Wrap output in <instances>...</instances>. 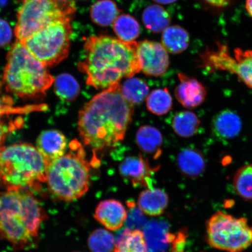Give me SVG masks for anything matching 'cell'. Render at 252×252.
<instances>
[{
    "mask_svg": "<svg viewBox=\"0 0 252 252\" xmlns=\"http://www.w3.org/2000/svg\"><path fill=\"white\" fill-rule=\"evenodd\" d=\"M147 106L151 112L157 115H163L172 107V98L167 88L153 91L147 99Z\"/></svg>",
    "mask_w": 252,
    "mask_h": 252,
    "instance_id": "28",
    "label": "cell"
},
{
    "mask_svg": "<svg viewBox=\"0 0 252 252\" xmlns=\"http://www.w3.org/2000/svg\"><path fill=\"white\" fill-rule=\"evenodd\" d=\"M77 140H72L64 155L49 163L46 182L50 192L58 199L71 201L87 193L90 185V163Z\"/></svg>",
    "mask_w": 252,
    "mask_h": 252,
    "instance_id": "4",
    "label": "cell"
},
{
    "mask_svg": "<svg viewBox=\"0 0 252 252\" xmlns=\"http://www.w3.org/2000/svg\"><path fill=\"white\" fill-rule=\"evenodd\" d=\"M137 43L125 42L109 36H92L84 44L85 58L79 70L87 75V84L105 90L141 71Z\"/></svg>",
    "mask_w": 252,
    "mask_h": 252,
    "instance_id": "2",
    "label": "cell"
},
{
    "mask_svg": "<svg viewBox=\"0 0 252 252\" xmlns=\"http://www.w3.org/2000/svg\"><path fill=\"white\" fill-rule=\"evenodd\" d=\"M127 217V211L124 205L115 199L102 201L94 214V218L110 231L121 229Z\"/></svg>",
    "mask_w": 252,
    "mask_h": 252,
    "instance_id": "14",
    "label": "cell"
},
{
    "mask_svg": "<svg viewBox=\"0 0 252 252\" xmlns=\"http://www.w3.org/2000/svg\"><path fill=\"white\" fill-rule=\"evenodd\" d=\"M46 219L38 201L28 190L0 192V236L17 250L33 247Z\"/></svg>",
    "mask_w": 252,
    "mask_h": 252,
    "instance_id": "3",
    "label": "cell"
},
{
    "mask_svg": "<svg viewBox=\"0 0 252 252\" xmlns=\"http://www.w3.org/2000/svg\"><path fill=\"white\" fill-rule=\"evenodd\" d=\"M119 14V9L112 0H99L94 3L90 9L91 20L100 27L112 25Z\"/></svg>",
    "mask_w": 252,
    "mask_h": 252,
    "instance_id": "22",
    "label": "cell"
},
{
    "mask_svg": "<svg viewBox=\"0 0 252 252\" xmlns=\"http://www.w3.org/2000/svg\"><path fill=\"white\" fill-rule=\"evenodd\" d=\"M200 58L201 67H206L210 71L232 72L252 89V50L236 48L232 58L228 47L218 43L217 49H207Z\"/></svg>",
    "mask_w": 252,
    "mask_h": 252,
    "instance_id": "10",
    "label": "cell"
},
{
    "mask_svg": "<svg viewBox=\"0 0 252 252\" xmlns=\"http://www.w3.org/2000/svg\"><path fill=\"white\" fill-rule=\"evenodd\" d=\"M245 7L248 13L252 18V0H247L246 1Z\"/></svg>",
    "mask_w": 252,
    "mask_h": 252,
    "instance_id": "35",
    "label": "cell"
},
{
    "mask_svg": "<svg viewBox=\"0 0 252 252\" xmlns=\"http://www.w3.org/2000/svg\"><path fill=\"white\" fill-rule=\"evenodd\" d=\"M3 80L9 92L33 99L45 95L55 79L46 66L17 40L8 53Z\"/></svg>",
    "mask_w": 252,
    "mask_h": 252,
    "instance_id": "5",
    "label": "cell"
},
{
    "mask_svg": "<svg viewBox=\"0 0 252 252\" xmlns=\"http://www.w3.org/2000/svg\"><path fill=\"white\" fill-rule=\"evenodd\" d=\"M236 193L246 200H252V164L241 167L233 181Z\"/></svg>",
    "mask_w": 252,
    "mask_h": 252,
    "instance_id": "30",
    "label": "cell"
},
{
    "mask_svg": "<svg viewBox=\"0 0 252 252\" xmlns=\"http://www.w3.org/2000/svg\"><path fill=\"white\" fill-rule=\"evenodd\" d=\"M142 20L145 27L151 32H162L171 24V17L162 6L153 4L144 9Z\"/></svg>",
    "mask_w": 252,
    "mask_h": 252,
    "instance_id": "21",
    "label": "cell"
},
{
    "mask_svg": "<svg viewBox=\"0 0 252 252\" xmlns=\"http://www.w3.org/2000/svg\"><path fill=\"white\" fill-rule=\"evenodd\" d=\"M206 241L211 247L227 252H242L252 245V226L247 219L217 212L206 222Z\"/></svg>",
    "mask_w": 252,
    "mask_h": 252,
    "instance_id": "9",
    "label": "cell"
},
{
    "mask_svg": "<svg viewBox=\"0 0 252 252\" xmlns=\"http://www.w3.org/2000/svg\"><path fill=\"white\" fill-rule=\"evenodd\" d=\"M36 149L49 164L64 155L67 151V141L62 132L46 130L43 131L37 138Z\"/></svg>",
    "mask_w": 252,
    "mask_h": 252,
    "instance_id": "15",
    "label": "cell"
},
{
    "mask_svg": "<svg viewBox=\"0 0 252 252\" xmlns=\"http://www.w3.org/2000/svg\"><path fill=\"white\" fill-rule=\"evenodd\" d=\"M156 169L151 168L148 160L141 155L126 157L119 166L120 173L135 187L152 188L151 176Z\"/></svg>",
    "mask_w": 252,
    "mask_h": 252,
    "instance_id": "12",
    "label": "cell"
},
{
    "mask_svg": "<svg viewBox=\"0 0 252 252\" xmlns=\"http://www.w3.org/2000/svg\"><path fill=\"white\" fill-rule=\"evenodd\" d=\"M190 36L184 28L178 25L168 27L163 31L162 45L167 52L179 54L188 49Z\"/></svg>",
    "mask_w": 252,
    "mask_h": 252,
    "instance_id": "20",
    "label": "cell"
},
{
    "mask_svg": "<svg viewBox=\"0 0 252 252\" xmlns=\"http://www.w3.org/2000/svg\"><path fill=\"white\" fill-rule=\"evenodd\" d=\"M88 247L92 252H114V236L106 229L94 230L88 238Z\"/></svg>",
    "mask_w": 252,
    "mask_h": 252,
    "instance_id": "29",
    "label": "cell"
},
{
    "mask_svg": "<svg viewBox=\"0 0 252 252\" xmlns=\"http://www.w3.org/2000/svg\"><path fill=\"white\" fill-rule=\"evenodd\" d=\"M180 83L175 89V96L185 108L194 109L203 104L206 99V88L196 79L179 74Z\"/></svg>",
    "mask_w": 252,
    "mask_h": 252,
    "instance_id": "13",
    "label": "cell"
},
{
    "mask_svg": "<svg viewBox=\"0 0 252 252\" xmlns=\"http://www.w3.org/2000/svg\"><path fill=\"white\" fill-rule=\"evenodd\" d=\"M200 126V121L195 113L181 112L176 114L172 122L173 130L179 136L189 138L196 134Z\"/></svg>",
    "mask_w": 252,
    "mask_h": 252,
    "instance_id": "24",
    "label": "cell"
},
{
    "mask_svg": "<svg viewBox=\"0 0 252 252\" xmlns=\"http://www.w3.org/2000/svg\"><path fill=\"white\" fill-rule=\"evenodd\" d=\"M12 39L11 28L7 21L0 18V48L7 46Z\"/></svg>",
    "mask_w": 252,
    "mask_h": 252,
    "instance_id": "32",
    "label": "cell"
},
{
    "mask_svg": "<svg viewBox=\"0 0 252 252\" xmlns=\"http://www.w3.org/2000/svg\"><path fill=\"white\" fill-rule=\"evenodd\" d=\"M121 87L123 96L132 105L143 102L149 93L147 84L137 78H128Z\"/></svg>",
    "mask_w": 252,
    "mask_h": 252,
    "instance_id": "26",
    "label": "cell"
},
{
    "mask_svg": "<svg viewBox=\"0 0 252 252\" xmlns=\"http://www.w3.org/2000/svg\"><path fill=\"white\" fill-rule=\"evenodd\" d=\"M114 252H149L143 232L137 229L124 230L116 241Z\"/></svg>",
    "mask_w": 252,
    "mask_h": 252,
    "instance_id": "19",
    "label": "cell"
},
{
    "mask_svg": "<svg viewBox=\"0 0 252 252\" xmlns=\"http://www.w3.org/2000/svg\"><path fill=\"white\" fill-rule=\"evenodd\" d=\"M53 84L57 96L64 101H73L80 94V85L71 75H59L55 79Z\"/></svg>",
    "mask_w": 252,
    "mask_h": 252,
    "instance_id": "27",
    "label": "cell"
},
{
    "mask_svg": "<svg viewBox=\"0 0 252 252\" xmlns=\"http://www.w3.org/2000/svg\"><path fill=\"white\" fill-rule=\"evenodd\" d=\"M75 11V3L70 0H23L15 27L17 40L23 42L52 22L72 20Z\"/></svg>",
    "mask_w": 252,
    "mask_h": 252,
    "instance_id": "7",
    "label": "cell"
},
{
    "mask_svg": "<svg viewBox=\"0 0 252 252\" xmlns=\"http://www.w3.org/2000/svg\"><path fill=\"white\" fill-rule=\"evenodd\" d=\"M177 163L183 174L191 178L200 176L206 167V160L202 153L193 149L182 150L178 156Z\"/></svg>",
    "mask_w": 252,
    "mask_h": 252,
    "instance_id": "18",
    "label": "cell"
},
{
    "mask_svg": "<svg viewBox=\"0 0 252 252\" xmlns=\"http://www.w3.org/2000/svg\"><path fill=\"white\" fill-rule=\"evenodd\" d=\"M59 1H67V0H59Z\"/></svg>",
    "mask_w": 252,
    "mask_h": 252,
    "instance_id": "39",
    "label": "cell"
},
{
    "mask_svg": "<svg viewBox=\"0 0 252 252\" xmlns=\"http://www.w3.org/2000/svg\"><path fill=\"white\" fill-rule=\"evenodd\" d=\"M21 122L22 121L20 120H16L14 122H5L0 119V155L4 147L3 144L4 143L6 137L10 132L14 131L16 128L20 127Z\"/></svg>",
    "mask_w": 252,
    "mask_h": 252,
    "instance_id": "31",
    "label": "cell"
},
{
    "mask_svg": "<svg viewBox=\"0 0 252 252\" xmlns=\"http://www.w3.org/2000/svg\"><path fill=\"white\" fill-rule=\"evenodd\" d=\"M1 82H0V90H1Z\"/></svg>",
    "mask_w": 252,
    "mask_h": 252,
    "instance_id": "38",
    "label": "cell"
},
{
    "mask_svg": "<svg viewBox=\"0 0 252 252\" xmlns=\"http://www.w3.org/2000/svg\"><path fill=\"white\" fill-rule=\"evenodd\" d=\"M153 1L156 2L160 4H172V3L178 1V0H153Z\"/></svg>",
    "mask_w": 252,
    "mask_h": 252,
    "instance_id": "36",
    "label": "cell"
},
{
    "mask_svg": "<svg viewBox=\"0 0 252 252\" xmlns=\"http://www.w3.org/2000/svg\"><path fill=\"white\" fill-rule=\"evenodd\" d=\"M71 21L64 19L52 22L21 42L46 67L58 64L68 55Z\"/></svg>",
    "mask_w": 252,
    "mask_h": 252,
    "instance_id": "8",
    "label": "cell"
},
{
    "mask_svg": "<svg viewBox=\"0 0 252 252\" xmlns=\"http://www.w3.org/2000/svg\"><path fill=\"white\" fill-rule=\"evenodd\" d=\"M133 105L121 93L119 84L94 96L79 113L78 131L85 146L96 153L124 140L131 122Z\"/></svg>",
    "mask_w": 252,
    "mask_h": 252,
    "instance_id": "1",
    "label": "cell"
},
{
    "mask_svg": "<svg viewBox=\"0 0 252 252\" xmlns=\"http://www.w3.org/2000/svg\"><path fill=\"white\" fill-rule=\"evenodd\" d=\"M137 55L141 71L150 76L164 74L169 67L168 52L158 42L144 40L137 45Z\"/></svg>",
    "mask_w": 252,
    "mask_h": 252,
    "instance_id": "11",
    "label": "cell"
},
{
    "mask_svg": "<svg viewBox=\"0 0 252 252\" xmlns=\"http://www.w3.org/2000/svg\"><path fill=\"white\" fill-rule=\"evenodd\" d=\"M162 141L160 132L151 126H142L136 134V142L140 149L144 153L157 156L160 154Z\"/></svg>",
    "mask_w": 252,
    "mask_h": 252,
    "instance_id": "23",
    "label": "cell"
},
{
    "mask_svg": "<svg viewBox=\"0 0 252 252\" xmlns=\"http://www.w3.org/2000/svg\"><path fill=\"white\" fill-rule=\"evenodd\" d=\"M8 0H0V7H4L7 4Z\"/></svg>",
    "mask_w": 252,
    "mask_h": 252,
    "instance_id": "37",
    "label": "cell"
},
{
    "mask_svg": "<svg viewBox=\"0 0 252 252\" xmlns=\"http://www.w3.org/2000/svg\"><path fill=\"white\" fill-rule=\"evenodd\" d=\"M12 104L13 101L11 97L4 96L0 98V119L7 113L14 112L12 109Z\"/></svg>",
    "mask_w": 252,
    "mask_h": 252,
    "instance_id": "33",
    "label": "cell"
},
{
    "mask_svg": "<svg viewBox=\"0 0 252 252\" xmlns=\"http://www.w3.org/2000/svg\"><path fill=\"white\" fill-rule=\"evenodd\" d=\"M168 203V196L164 191L153 188L142 191L138 199V206L141 212L153 217L161 215Z\"/></svg>",
    "mask_w": 252,
    "mask_h": 252,
    "instance_id": "17",
    "label": "cell"
},
{
    "mask_svg": "<svg viewBox=\"0 0 252 252\" xmlns=\"http://www.w3.org/2000/svg\"><path fill=\"white\" fill-rule=\"evenodd\" d=\"M242 123L240 117L231 110H222L217 114L212 123L213 132L217 137L231 140L240 134Z\"/></svg>",
    "mask_w": 252,
    "mask_h": 252,
    "instance_id": "16",
    "label": "cell"
},
{
    "mask_svg": "<svg viewBox=\"0 0 252 252\" xmlns=\"http://www.w3.org/2000/svg\"><path fill=\"white\" fill-rule=\"evenodd\" d=\"M113 29L118 39L125 42H133L140 34L139 23L128 14L119 15L113 24Z\"/></svg>",
    "mask_w": 252,
    "mask_h": 252,
    "instance_id": "25",
    "label": "cell"
},
{
    "mask_svg": "<svg viewBox=\"0 0 252 252\" xmlns=\"http://www.w3.org/2000/svg\"><path fill=\"white\" fill-rule=\"evenodd\" d=\"M213 7L221 8L227 5L231 0H203Z\"/></svg>",
    "mask_w": 252,
    "mask_h": 252,
    "instance_id": "34",
    "label": "cell"
},
{
    "mask_svg": "<svg viewBox=\"0 0 252 252\" xmlns=\"http://www.w3.org/2000/svg\"><path fill=\"white\" fill-rule=\"evenodd\" d=\"M48 163L30 144L3 147L0 155V185L7 190L37 188L46 182Z\"/></svg>",
    "mask_w": 252,
    "mask_h": 252,
    "instance_id": "6",
    "label": "cell"
}]
</instances>
